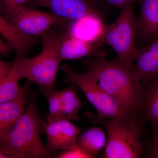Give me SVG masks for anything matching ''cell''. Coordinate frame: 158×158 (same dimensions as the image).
I'll return each instance as SVG.
<instances>
[{
  "instance_id": "19",
  "label": "cell",
  "mask_w": 158,
  "mask_h": 158,
  "mask_svg": "<svg viewBox=\"0 0 158 158\" xmlns=\"http://www.w3.org/2000/svg\"><path fill=\"white\" fill-rule=\"evenodd\" d=\"M77 88L70 84L67 88L59 90L64 117L70 121H77L80 118V110L84 104L78 95Z\"/></svg>"
},
{
  "instance_id": "2",
  "label": "cell",
  "mask_w": 158,
  "mask_h": 158,
  "mask_svg": "<svg viewBox=\"0 0 158 158\" xmlns=\"http://www.w3.org/2000/svg\"><path fill=\"white\" fill-rule=\"evenodd\" d=\"M37 98L34 92L24 114L0 135V157L52 158L40 138L44 130L37 111Z\"/></svg>"
},
{
  "instance_id": "20",
  "label": "cell",
  "mask_w": 158,
  "mask_h": 158,
  "mask_svg": "<svg viewBox=\"0 0 158 158\" xmlns=\"http://www.w3.org/2000/svg\"><path fill=\"white\" fill-rule=\"evenodd\" d=\"M39 88L40 93L45 97L48 102L49 113L47 121L65 118L59 90L44 87H39Z\"/></svg>"
},
{
  "instance_id": "3",
  "label": "cell",
  "mask_w": 158,
  "mask_h": 158,
  "mask_svg": "<svg viewBox=\"0 0 158 158\" xmlns=\"http://www.w3.org/2000/svg\"><path fill=\"white\" fill-rule=\"evenodd\" d=\"M84 115L105 130L107 140L103 157L138 158L144 153L145 145L141 137L144 123L141 118L102 119L89 112Z\"/></svg>"
},
{
  "instance_id": "10",
  "label": "cell",
  "mask_w": 158,
  "mask_h": 158,
  "mask_svg": "<svg viewBox=\"0 0 158 158\" xmlns=\"http://www.w3.org/2000/svg\"><path fill=\"white\" fill-rule=\"evenodd\" d=\"M137 19V48L158 38V0H142Z\"/></svg>"
},
{
  "instance_id": "14",
  "label": "cell",
  "mask_w": 158,
  "mask_h": 158,
  "mask_svg": "<svg viewBox=\"0 0 158 158\" xmlns=\"http://www.w3.org/2000/svg\"><path fill=\"white\" fill-rule=\"evenodd\" d=\"M65 32L74 37L88 42L103 45L102 38L106 25L102 18L90 15L67 23Z\"/></svg>"
},
{
  "instance_id": "18",
  "label": "cell",
  "mask_w": 158,
  "mask_h": 158,
  "mask_svg": "<svg viewBox=\"0 0 158 158\" xmlns=\"http://www.w3.org/2000/svg\"><path fill=\"white\" fill-rule=\"evenodd\" d=\"M79 148L90 158L94 157L107 144L106 133L101 127H94L84 130L78 137Z\"/></svg>"
},
{
  "instance_id": "17",
  "label": "cell",
  "mask_w": 158,
  "mask_h": 158,
  "mask_svg": "<svg viewBox=\"0 0 158 158\" xmlns=\"http://www.w3.org/2000/svg\"><path fill=\"white\" fill-rule=\"evenodd\" d=\"M27 56L17 55L9 70L0 76V102L14 98L21 91L23 87L19 84L21 80L20 70Z\"/></svg>"
},
{
  "instance_id": "1",
  "label": "cell",
  "mask_w": 158,
  "mask_h": 158,
  "mask_svg": "<svg viewBox=\"0 0 158 158\" xmlns=\"http://www.w3.org/2000/svg\"><path fill=\"white\" fill-rule=\"evenodd\" d=\"M87 72L131 115L138 118L142 95V83L133 69L118 59L88 58L83 61Z\"/></svg>"
},
{
  "instance_id": "9",
  "label": "cell",
  "mask_w": 158,
  "mask_h": 158,
  "mask_svg": "<svg viewBox=\"0 0 158 158\" xmlns=\"http://www.w3.org/2000/svg\"><path fill=\"white\" fill-rule=\"evenodd\" d=\"M42 124L46 135V147L51 154L59 150L79 148L77 139L84 129L79 128L65 118L44 122Z\"/></svg>"
},
{
  "instance_id": "7",
  "label": "cell",
  "mask_w": 158,
  "mask_h": 158,
  "mask_svg": "<svg viewBox=\"0 0 158 158\" xmlns=\"http://www.w3.org/2000/svg\"><path fill=\"white\" fill-rule=\"evenodd\" d=\"M28 4L44 7L69 21L90 15L103 18L105 8L109 6L104 0H30Z\"/></svg>"
},
{
  "instance_id": "21",
  "label": "cell",
  "mask_w": 158,
  "mask_h": 158,
  "mask_svg": "<svg viewBox=\"0 0 158 158\" xmlns=\"http://www.w3.org/2000/svg\"><path fill=\"white\" fill-rule=\"evenodd\" d=\"M30 0H0L1 14L10 20L15 11L20 7L25 6Z\"/></svg>"
},
{
  "instance_id": "25",
  "label": "cell",
  "mask_w": 158,
  "mask_h": 158,
  "mask_svg": "<svg viewBox=\"0 0 158 158\" xmlns=\"http://www.w3.org/2000/svg\"><path fill=\"white\" fill-rule=\"evenodd\" d=\"M13 50L11 46L7 43L4 42L1 38L0 39V52L2 56L6 57L11 53Z\"/></svg>"
},
{
  "instance_id": "5",
  "label": "cell",
  "mask_w": 158,
  "mask_h": 158,
  "mask_svg": "<svg viewBox=\"0 0 158 158\" xmlns=\"http://www.w3.org/2000/svg\"><path fill=\"white\" fill-rule=\"evenodd\" d=\"M137 29L134 4H129L120 9L114 22L106 25L102 38L103 44L110 45L117 58L131 69L134 67L137 56Z\"/></svg>"
},
{
  "instance_id": "4",
  "label": "cell",
  "mask_w": 158,
  "mask_h": 158,
  "mask_svg": "<svg viewBox=\"0 0 158 158\" xmlns=\"http://www.w3.org/2000/svg\"><path fill=\"white\" fill-rule=\"evenodd\" d=\"M42 37V52L36 56L24 59L20 75L21 79H27L38 87L55 89L56 77L62 62L59 56L61 34L51 29Z\"/></svg>"
},
{
  "instance_id": "8",
  "label": "cell",
  "mask_w": 158,
  "mask_h": 158,
  "mask_svg": "<svg viewBox=\"0 0 158 158\" xmlns=\"http://www.w3.org/2000/svg\"><path fill=\"white\" fill-rule=\"evenodd\" d=\"M25 34L37 37L42 36L55 26H63L69 21L52 12H45L27 6L20 7L9 20Z\"/></svg>"
},
{
  "instance_id": "15",
  "label": "cell",
  "mask_w": 158,
  "mask_h": 158,
  "mask_svg": "<svg viewBox=\"0 0 158 158\" xmlns=\"http://www.w3.org/2000/svg\"><path fill=\"white\" fill-rule=\"evenodd\" d=\"M133 70L141 81L158 74V38L138 48Z\"/></svg>"
},
{
  "instance_id": "16",
  "label": "cell",
  "mask_w": 158,
  "mask_h": 158,
  "mask_svg": "<svg viewBox=\"0 0 158 158\" xmlns=\"http://www.w3.org/2000/svg\"><path fill=\"white\" fill-rule=\"evenodd\" d=\"M0 33L17 55L27 56L29 51L37 43V37L23 33L1 14Z\"/></svg>"
},
{
  "instance_id": "22",
  "label": "cell",
  "mask_w": 158,
  "mask_h": 158,
  "mask_svg": "<svg viewBox=\"0 0 158 158\" xmlns=\"http://www.w3.org/2000/svg\"><path fill=\"white\" fill-rule=\"evenodd\" d=\"M145 157L158 158V133L153 135L145 146L144 152Z\"/></svg>"
},
{
  "instance_id": "24",
  "label": "cell",
  "mask_w": 158,
  "mask_h": 158,
  "mask_svg": "<svg viewBox=\"0 0 158 158\" xmlns=\"http://www.w3.org/2000/svg\"><path fill=\"white\" fill-rule=\"evenodd\" d=\"M109 6L117 7L121 9L130 4L135 3L141 5L142 0H104Z\"/></svg>"
},
{
  "instance_id": "12",
  "label": "cell",
  "mask_w": 158,
  "mask_h": 158,
  "mask_svg": "<svg viewBox=\"0 0 158 158\" xmlns=\"http://www.w3.org/2000/svg\"><path fill=\"white\" fill-rule=\"evenodd\" d=\"M142 83V95L138 118L149 123L153 134L158 133V74Z\"/></svg>"
},
{
  "instance_id": "6",
  "label": "cell",
  "mask_w": 158,
  "mask_h": 158,
  "mask_svg": "<svg viewBox=\"0 0 158 158\" xmlns=\"http://www.w3.org/2000/svg\"><path fill=\"white\" fill-rule=\"evenodd\" d=\"M65 73L63 83L73 84L79 88L96 109L97 116L102 119L116 118H132L113 98L98 85L88 72L79 73L67 64L61 67Z\"/></svg>"
},
{
  "instance_id": "23",
  "label": "cell",
  "mask_w": 158,
  "mask_h": 158,
  "mask_svg": "<svg viewBox=\"0 0 158 158\" xmlns=\"http://www.w3.org/2000/svg\"><path fill=\"white\" fill-rule=\"evenodd\" d=\"M59 158H90V156L85 153L80 148L76 149L65 150L58 155Z\"/></svg>"
},
{
  "instance_id": "13",
  "label": "cell",
  "mask_w": 158,
  "mask_h": 158,
  "mask_svg": "<svg viewBox=\"0 0 158 158\" xmlns=\"http://www.w3.org/2000/svg\"><path fill=\"white\" fill-rule=\"evenodd\" d=\"M31 83L28 81L26 83L15 97L0 102V135L6 132L25 112Z\"/></svg>"
},
{
  "instance_id": "11",
  "label": "cell",
  "mask_w": 158,
  "mask_h": 158,
  "mask_svg": "<svg viewBox=\"0 0 158 158\" xmlns=\"http://www.w3.org/2000/svg\"><path fill=\"white\" fill-rule=\"evenodd\" d=\"M61 39L59 56L61 61L77 60L84 57L104 58V51L101 48L102 44L85 41L71 36L66 32L61 33Z\"/></svg>"
}]
</instances>
